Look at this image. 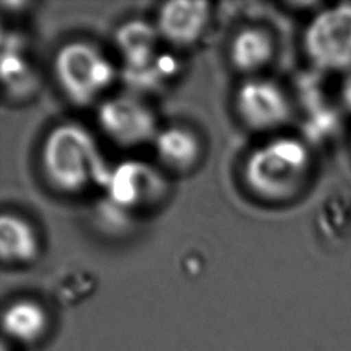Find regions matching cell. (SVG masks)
<instances>
[{"label":"cell","instance_id":"obj_13","mask_svg":"<svg viewBox=\"0 0 351 351\" xmlns=\"http://www.w3.org/2000/svg\"><path fill=\"white\" fill-rule=\"evenodd\" d=\"M47 324L48 318L44 308L29 299L11 303L3 313L4 332L18 341H36L44 335Z\"/></svg>","mask_w":351,"mask_h":351},{"label":"cell","instance_id":"obj_9","mask_svg":"<svg viewBox=\"0 0 351 351\" xmlns=\"http://www.w3.org/2000/svg\"><path fill=\"white\" fill-rule=\"evenodd\" d=\"M154 176L144 163H122L108 174L110 197L121 207H133L149 197L158 186Z\"/></svg>","mask_w":351,"mask_h":351},{"label":"cell","instance_id":"obj_1","mask_svg":"<svg viewBox=\"0 0 351 351\" xmlns=\"http://www.w3.org/2000/svg\"><path fill=\"white\" fill-rule=\"evenodd\" d=\"M308 169L306 145L293 137H278L250 152L243 165V181L254 196L284 202L300 191Z\"/></svg>","mask_w":351,"mask_h":351},{"label":"cell","instance_id":"obj_7","mask_svg":"<svg viewBox=\"0 0 351 351\" xmlns=\"http://www.w3.org/2000/svg\"><path fill=\"white\" fill-rule=\"evenodd\" d=\"M208 15L210 5L206 1L171 0L159 8L155 27L167 43L185 47L202 36Z\"/></svg>","mask_w":351,"mask_h":351},{"label":"cell","instance_id":"obj_2","mask_svg":"<svg viewBox=\"0 0 351 351\" xmlns=\"http://www.w3.org/2000/svg\"><path fill=\"white\" fill-rule=\"evenodd\" d=\"M41 166L47 181L63 193L82 191L101 174L103 165L92 134L77 123H60L45 137Z\"/></svg>","mask_w":351,"mask_h":351},{"label":"cell","instance_id":"obj_11","mask_svg":"<svg viewBox=\"0 0 351 351\" xmlns=\"http://www.w3.org/2000/svg\"><path fill=\"white\" fill-rule=\"evenodd\" d=\"M159 160L169 169L184 171L192 167L200 155V143L195 133L181 126L159 130L154 138Z\"/></svg>","mask_w":351,"mask_h":351},{"label":"cell","instance_id":"obj_6","mask_svg":"<svg viewBox=\"0 0 351 351\" xmlns=\"http://www.w3.org/2000/svg\"><path fill=\"white\" fill-rule=\"evenodd\" d=\"M236 110L252 130L281 126L291 117V106L284 90L269 80L251 78L236 92Z\"/></svg>","mask_w":351,"mask_h":351},{"label":"cell","instance_id":"obj_8","mask_svg":"<svg viewBox=\"0 0 351 351\" xmlns=\"http://www.w3.org/2000/svg\"><path fill=\"white\" fill-rule=\"evenodd\" d=\"M158 30L154 25L133 19L128 21L115 33V43L122 55L128 75L140 74L155 64Z\"/></svg>","mask_w":351,"mask_h":351},{"label":"cell","instance_id":"obj_3","mask_svg":"<svg viewBox=\"0 0 351 351\" xmlns=\"http://www.w3.org/2000/svg\"><path fill=\"white\" fill-rule=\"evenodd\" d=\"M55 78L77 106H88L114 81L115 69L92 43L71 41L60 47L53 60Z\"/></svg>","mask_w":351,"mask_h":351},{"label":"cell","instance_id":"obj_4","mask_svg":"<svg viewBox=\"0 0 351 351\" xmlns=\"http://www.w3.org/2000/svg\"><path fill=\"white\" fill-rule=\"evenodd\" d=\"M304 49L319 69H351V3H341L318 12L304 33Z\"/></svg>","mask_w":351,"mask_h":351},{"label":"cell","instance_id":"obj_10","mask_svg":"<svg viewBox=\"0 0 351 351\" xmlns=\"http://www.w3.org/2000/svg\"><path fill=\"white\" fill-rule=\"evenodd\" d=\"M271 36L261 27L239 30L229 48V58L234 69L241 73H254L265 67L273 58Z\"/></svg>","mask_w":351,"mask_h":351},{"label":"cell","instance_id":"obj_12","mask_svg":"<svg viewBox=\"0 0 351 351\" xmlns=\"http://www.w3.org/2000/svg\"><path fill=\"white\" fill-rule=\"evenodd\" d=\"M38 254V239L32 225L16 214L0 217V255L3 262L25 263Z\"/></svg>","mask_w":351,"mask_h":351},{"label":"cell","instance_id":"obj_14","mask_svg":"<svg viewBox=\"0 0 351 351\" xmlns=\"http://www.w3.org/2000/svg\"><path fill=\"white\" fill-rule=\"evenodd\" d=\"M341 100L344 106L351 111V75H348L341 88Z\"/></svg>","mask_w":351,"mask_h":351},{"label":"cell","instance_id":"obj_5","mask_svg":"<svg viewBox=\"0 0 351 351\" xmlns=\"http://www.w3.org/2000/svg\"><path fill=\"white\" fill-rule=\"evenodd\" d=\"M97 122L104 134L121 147L154 141L159 132L151 108L132 96L103 101L97 110Z\"/></svg>","mask_w":351,"mask_h":351}]
</instances>
